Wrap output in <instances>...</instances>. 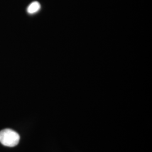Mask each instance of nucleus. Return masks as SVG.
Returning a JSON list of instances; mask_svg holds the SVG:
<instances>
[{
    "mask_svg": "<svg viewBox=\"0 0 152 152\" xmlns=\"http://www.w3.org/2000/svg\"><path fill=\"white\" fill-rule=\"evenodd\" d=\"M19 140L20 136L15 131L6 129L0 131V142L6 147H15Z\"/></svg>",
    "mask_w": 152,
    "mask_h": 152,
    "instance_id": "obj_1",
    "label": "nucleus"
},
{
    "mask_svg": "<svg viewBox=\"0 0 152 152\" xmlns=\"http://www.w3.org/2000/svg\"><path fill=\"white\" fill-rule=\"evenodd\" d=\"M41 9V5L37 1L32 2L27 8V12L29 14H33L37 12Z\"/></svg>",
    "mask_w": 152,
    "mask_h": 152,
    "instance_id": "obj_2",
    "label": "nucleus"
}]
</instances>
